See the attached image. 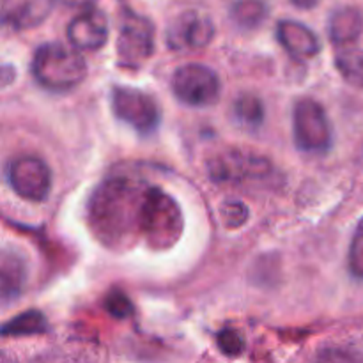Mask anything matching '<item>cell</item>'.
Wrapping results in <instances>:
<instances>
[{"mask_svg": "<svg viewBox=\"0 0 363 363\" xmlns=\"http://www.w3.org/2000/svg\"><path fill=\"white\" fill-rule=\"evenodd\" d=\"M62 2L67 4V6H87L92 0H62Z\"/></svg>", "mask_w": 363, "mask_h": 363, "instance_id": "obj_24", "label": "cell"}, {"mask_svg": "<svg viewBox=\"0 0 363 363\" xmlns=\"http://www.w3.org/2000/svg\"><path fill=\"white\" fill-rule=\"evenodd\" d=\"M25 282V264L16 254H2V296L4 300L18 296Z\"/></svg>", "mask_w": 363, "mask_h": 363, "instance_id": "obj_15", "label": "cell"}, {"mask_svg": "<svg viewBox=\"0 0 363 363\" xmlns=\"http://www.w3.org/2000/svg\"><path fill=\"white\" fill-rule=\"evenodd\" d=\"M363 30L362 13L354 7H342L330 16L328 35L333 45H350Z\"/></svg>", "mask_w": 363, "mask_h": 363, "instance_id": "obj_14", "label": "cell"}, {"mask_svg": "<svg viewBox=\"0 0 363 363\" xmlns=\"http://www.w3.org/2000/svg\"><path fill=\"white\" fill-rule=\"evenodd\" d=\"M183 213L179 204L162 188L149 186L142 208L140 234L155 250L174 247L183 233Z\"/></svg>", "mask_w": 363, "mask_h": 363, "instance_id": "obj_3", "label": "cell"}, {"mask_svg": "<svg viewBox=\"0 0 363 363\" xmlns=\"http://www.w3.org/2000/svg\"><path fill=\"white\" fill-rule=\"evenodd\" d=\"M108 20L105 13L94 7L82 11L67 25V39L71 46L84 52H94L103 48L108 41Z\"/></svg>", "mask_w": 363, "mask_h": 363, "instance_id": "obj_10", "label": "cell"}, {"mask_svg": "<svg viewBox=\"0 0 363 363\" xmlns=\"http://www.w3.org/2000/svg\"><path fill=\"white\" fill-rule=\"evenodd\" d=\"M174 96L181 103L195 108L211 106L220 98V78L204 64H184L172 74Z\"/></svg>", "mask_w": 363, "mask_h": 363, "instance_id": "obj_5", "label": "cell"}, {"mask_svg": "<svg viewBox=\"0 0 363 363\" xmlns=\"http://www.w3.org/2000/svg\"><path fill=\"white\" fill-rule=\"evenodd\" d=\"M294 6H298L300 9H312L319 4V0H293Z\"/></svg>", "mask_w": 363, "mask_h": 363, "instance_id": "obj_23", "label": "cell"}, {"mask_svg": "<svg viewBox=\"0 0 363 363\" xmlns=\"http://www.w3.org/2000/svg\"><path fill=\"white\" fill-rule=\"evenodd\" d=\"M347 262H350V272L353 273L357 279L363 280V216L358 222L357 229H354L353 240H351L350 255H347Z\"/></svg>", "mask_w": 363, "mask_h": 363, "instance_id": "obj_20", "label": "cell"}, {"mask_svg": "<svg viewBox=\"0 0 363 363\" xmlns=\"http://www.w3.org/2000/svg\"><path fill=\"white\" fill-rule=\"evenodd\" d=\"M105 307L113 318L124 319L131 314V303L124 294L121 293H112L105 301Z\"/></svg>", "mask_w": 363, "mask_h": 363, "instance_id": "obj_22", "label": "cell"}, {"mask_svg": "<svg viewBox=\"0 0 363 363\" xmlns=\"http://www.w3.org/2000/svg\"><path fill=\"white\" fill-rule=\"evenodd\" d=\"M234 113L241 124L257 128L264 121V105L255 94H241L234 103Z\"/></svg>", "mask_w": 363, "mask_h": 363, "instance_id": "obj_17", "label": "cell"}, {"mask_svg": "<svg viewBox=\"0 0 363 363\" xmlns=\"http://www.w3.org/2000/svg\"><path fill=\"white\" fill-rule=\"evenodd\" d=\"M280 45L296 59H312L321 52V41L307 25L294 20H282L277 25Z\"/></svg>", "mask_w": 363, "mask_h": 363, "instance_id": "obj_12", "label": "cell"}, {"mask_svg": "<svg viewBox=\"0 0 363 363\" xmlns=\"http://www.w3.org/2000/svg\"><path fill=\"white\" fill-rule=\"evenodd\" d=\"M272 170L266 160L257 156L243 155V152H229L209 165V172L215 181L220 183H241V181H254L266 177Z\"/></svg>", "mask_w": 363, "mask_h": 363, "instance_id": "obj_11", "label": "cell"}, {"mask_svg": "<svg viewBox=\"0 0 363 363\" xmlns=\"http://www.w3.org/2000/svg\"><path fill=\"white\" fill-rule=\"evenodd\" d=\"M46 332V319L39 311H27L2 326L4 337L43 335Z\"/></svg>", "mask_w": 363, "mask_h": 363, "instance_id": "obj_16", "label": "cell"}, {"mask_svg": "<svg viewBox=\"0 0 363 363\" xmlns=\"http://www.w3.org/2000/svg\"><path fill=\"white\" fill-rule=\"evenodd\" d=\"M149 186L128 177L106 179L87 206L92 233L108 247H123L131 238L142 236V208Z\"/></svg>", "mask_w": 363, "mask_h": 363, "instance_id": "obj_1", "label": "cell"}, {"mask_svg": "<svg viewBox=\"0 0 363 363\" xmlns=\"http://www.w3.org/2000/svg\"><path fill=\"white\" fill-rule=\"evenodd\" d=\"M32 77L41 87L52 92H67L87 77V64L77 48L62 43H45L32 57Z\"/></svg>", "mask_w": 363, "mask_h": 363, "instance_id": "obj_2", "label": "cell"}, {"mask_svg": "<svg viewBox=\"0 0 363 363\" xmlns=\"http://www.w3.org/2000/svg\"><path fill=\"white\" fill-rule=\"evenodd\" d=\"M337 67L347 82L363 89V52H344L337 57Z\"/></svg>", "mask_w": 363, "mask_h": 363, "instance_id": "obj_19", "label": "cell"}, {"mask_svg": "<svg viewBox=\"0 0 363 363\" xmlns=\"http://www.w3.org/2000/svg\"><path fill=\"white\" fill-rule=\"evenodd\" d=\"M7 179L14 194L30 202H43L52 190V170L38 156H18L9 163Z\"/></svg>", "mask_w": 363, "mask_h": 363, "instance_id": "obj_8", "label": "cell"}, {"mask_svg": "<svg viewBox=\"0 0 363 363\" xmlns=\"http://www.w3.org/2000/svg\"><path fill=\"white\" fill-rule=\"evenodd\" d=\"M53 0H2V21L11 28L38 27L46 20Z\"/></svg>", "mask_w": 363, "mask_h": 363, "instance_id": "obj_13", "label": "cell"}, {"mask_svg": "<svg viewBox=\"0 0 363 363\" xmlns=\"http://www.w3.org/2000/svg\"><path fill=\"white\" fill-rule=\"evenodd\" d=\"M215 35V25L199 11H186L170 23L167 45L172 50H197L209 45Z\"/></svg>", "mask_w": 363, "mask_h": 363, "instance_id": "obj_9", "label": "cell"}, {"mask_svg": "<svg viewBox=\"0 0 363 363\" xmlns=\"http://www.w3.org/2000/svg\"><path fill=\"white\" fill-rule=\"evenodd\" d=\"M266 4L262 0H240L233 7V18L238 25L245 28H255L266 18Z\"/></svg>", "mask_w": 363, "mask_h": 363, "instance_id": "obj_18", "label": "cell"}, {"mask_svg": "<svg viewBox=\"0 0 363 363\" xmlns=\"http://www.w3.org/2000/svg\"><path fill=\"white\" fill-rule=\"evenodd\" d=\"M155 52V27L138 14L128 13L117 38V60L123 67H138Z\"/></svg>", "mask_w": 363, "mask_h": 363, "instance_id": "obj_7", "label": "cell"}, {"mask_svg": "<svg viewBox=\"0 0 363 363\" xmlns=\"http://www.w3.org/2000/svg\"><path fill=\"white\" fill-rule=\"evenodd\" d=\"M112 110L117 119L126 123L140 135L155 133L162 119L156 99L135 87H113Z\"/></svg>", "mask_w": 363, "mask_h": 363, "instance_id": "obj_6", "label": "cell"}, {"mask_svg": "<svg viewBox=\"0 0 363 363\" xmlns=\"http://www.w3.org/2000/svg\"><path fill=\"white\" fill-rule=\"evenodd\" d=\"M216 344H218L220 351L225 353L227 357H238V354L243 353L245 350V340L241 337L240 332L233 328L222 330L216 337Z\"/></svg>", "mask_w": 363, "mask_h": 363, "instance_id": "obj_21", "label": "cell"}, {"mask_svg": "<svg viewBox=\"0 0 363 363\" xmlns=\"http://www.w3.org/2000/svg\"><path fill=\"white\" fill-rule=\"evenodd\" d=\"M293 133L298 149L312 155H323L333 144L328 116L321 103L312 98H303L294 105Z\"/></svg>", "mask_w": 363, "mask_h": 363, "instance_id": "obj_4", "label": "cell"}]
</instances>
